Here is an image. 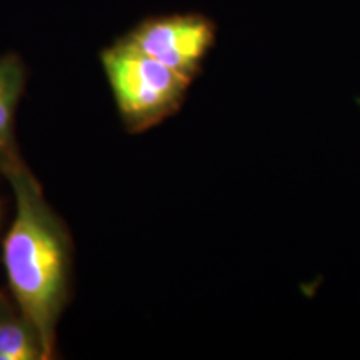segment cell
<instances>
[{
  "mask_svg": "<svg viewBox=\"0 0 360 360\" xmlns=\"http://www.w3.org/2000/svg\"><path fill=\"white\" fill-rule=\"evenodd\" d=\"M101 64L124 127L141 134L177 114L192 80L120 37L101 51Z\"/></svg>",
  "mask_w": 360,
  "mask_h": 360,
  "instance_id": "cell-2",
  "label": "cell"
},
{
  "mask_svg": "<svg viewBox=\"0 0 360 360\" xmlns=\"http://www.w3.org/2000/svg\"><path fill=\"white\" fill-rule=\"evenodd\" d=\"M12 309H13L12 305L7 302V299L4 297L2 292H0V317H4V315H6L8 310H12Z\"/></svg>",
  "mask_w": 360,
  "mask_h": 360,
  "instance_id": "cell-6",
  "label": "cell"
},
{
  "mask_svg": "<svg viewBox=\"0 0 360 360\" xmlns=\"http://www.w3.org/2000/svg\"><path fill=\"white\" fill-rule=\"evenodd\" d=\"M0 174L15 197V217L4 238L8 287L19 312L39 332L44 360H51L56 357L57 323L70 297L74 244L19 147L0 155Z\"/></svg>",
  "mask_w": 360,
  "mask_h": 360,
  "instance_id": "cell-1",
  "label": "cell"
},
{
  "mask_svg": "<svg viewBox=\"0 0 360 360\" xmlns=\"http://www.w3.org/2000/svg\"><path fill=\"white\" fill-rule=\"evenodd\" d=\"M124 37L139 51L193 82L214 49L217 27L202 13H172L143 19Z\"/></svg>",
  "mask_w": 360,
  "mask_h": 360,
  "instance_id": "cell-3",
  "label": "cell"
},
{
  "mask_svg": "<svg viewBox=\"0 0 360 360\" xmlns=\"http://www.w3.org/2000/svg\"><path fill=\"white\" fill-rule=\"evenodd\" d=\"M0 360H44L39 332L19 309L0 317Z\"/></svg>",
  "mask_w": 360,
  "mask_h": 360,
  "instance_id": "cell-5",
  "label": "cell"
},
{
  "mask_svg": "<svg viewBox=\"0 0 360 360\" xmlns=\"http://www.w3.org/2000/svg\"><path fill=\"white\" fill-rule=\"evenodd\" d=\"M27 70L17 53L0 57V155L17 148L15 114L25 92Z\"/></svg>",
  "mask_w": 360,
  "mask_h": 360,
  "instance_id": "cell-4",
  "label": "cell"
}]
</instances>
